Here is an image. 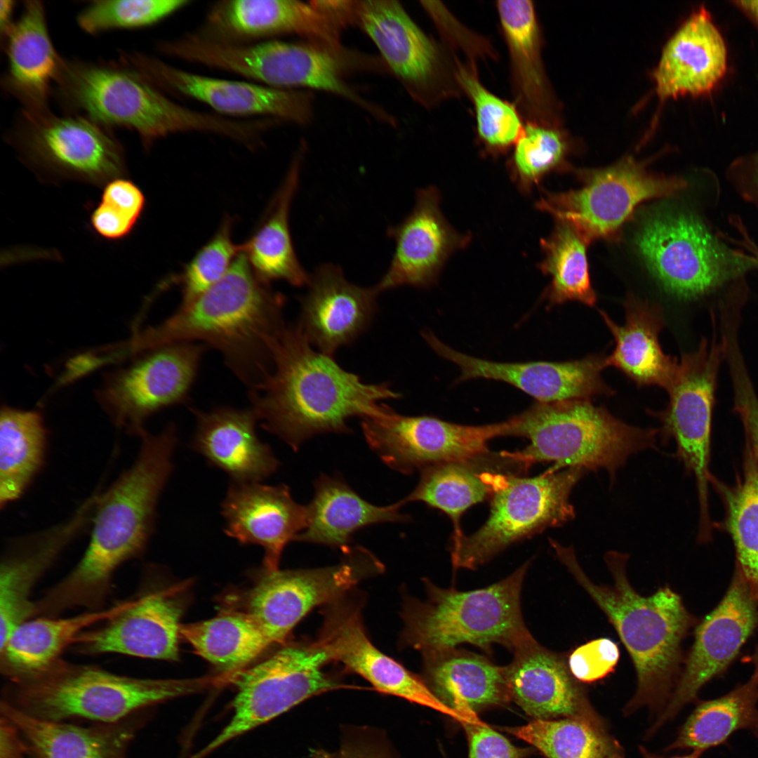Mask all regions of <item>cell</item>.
Here are the masks:
<instances>
[{
    "label": "cell",
    "instance_id": "obj_29",
    "mask_svg": "<svg viewBox=\"0 0 758 758\" xmlns=\"http://www.w3.org/2000/svg\"><path fill=\"white\" fill-rule=\"evenodd\" d=\"M307 293L300 298L297 324L312 346L333 356L370 326L380 293L376 286L363 287L350 282L343 270L323 264L310 275Z\"/></svg>",
    "mask_w": 758,
    "mask_h": 758
},
{
    "label": "cell",
    "instance_id": "obj_41",
    "mask_svg": "<svg viewBox=\"0 0 758 758\" xmlns=\"http://www.w3.org/2000/svg\"><path fill=\"white\" fill-rule=\"evenodd\" d=\"M1 714L17 727L30 758H125L134 733L129 724L84 727L41 719L5 700Z\"/></svg>",
    "mask_w": 758,
    "mask_h": 758
},
{
    "label": "cell",
    "instance_id": "obj_57",
    "mask_svg": "<svg viewBox=\"0 0 758 758\" xmlns=\"http://www.w3.org/2000/svg\"><path fill=\"white\" fill-rule=\"evenodd\" d=\"M137 220L105 204L100 203L91 215V224L101 237L117 240L128 235Z\"/></svg>",
    "mask_w": 758,
    "mask_h": 758
},
{
    "label": "cell",
    "instance_id": "obj_61",
    "mask_svg": "<svg viewBox=\"0 0 758 758\" xmlns=\"http://www.w3.org/2000/svg\"><path fill=\"white\" fill-rule=\"evenodd\" d=\"M738 232L741 237V239L738 241V243L741 247L745 248L747 251L751 253L756 259L758 263V246L752 241L750 235L748 234L745 227H741L738 230Z\"/></svg>",
    "mask_w": 758,
    "mask_h": 758
},
{
    "label": "cell",
    "instance_id": "obj_25",
    "mask_svg": "<svg viewBox=\"0 0 758 758\" xmlns=\"http://www.w3.org/2000/svg\"><path fill=\"white\" fill-rule=\"evenodd\" d=\"M182 590L178 586L139 594L124 611L79 634L72 647L86 656L118 653L176 660L184 611Z\"/></svg>",
    "mask_w": 758,
    "mask_h": 758
},
{
    "label": "cell",
    "instance_id": "obj_14",
    "mask_svg": "<svg viewBox=\"0 0 758 758\" xmlns=\"http://www.w3.org/2000/svg\"><path fill=\"white\" fill-rule=\"evenodd\" d=\"M583 185L561 192H544L537 208L570 224L588 244L618 236L642 202L683 192L689 182L648 171L632 157L601 169L579 173Z\"/></svg>",
    "mask_w": 758,
    "mask_h": 758
},
{
    "label": "cell",
    "instance_id": "obj_28",
    "mask_svg": "<svg viewBox=\"0 0 758 758\" xmlns=\"http://www.w3.org/2000/svg\"><path fill=\"white\" fill-rule=\"evenodd\" d=\"M505 667L510 700L534 719L573 718L605 727L585 689L571 673L567 653L552 651L534 638L513 651Z\"/></svg>",
    "mask_w": 758,
    "mask_h": 758
},
{
    "label": "cell",
    "instance_id": "obj_49",
    "mask_svg": "<svg viewBox=\"0 0 758 758\" xmlns=\"http://www.w3.org/2000/svg\"><path fill=\"white\" fill-rule=\"evenodd\" d=\"M507 168L521 192L533 187L554 171L568 170L570 145L567 135L556 124L526 121L524 130L512 148Z\"/></svg>",
    "mask_w": 758,
    "mask_h": 758
},
{
    "label": "cell",
    "instance_id": "obj_53",
    "mask_svg": "<svg viewBox=\"0 0 758 758\" xmlns=\"http://www.w3.org/2000/svg\"><path fill=\"white\" fill-rule=\"evenodd\" d=\"M620 658L618 644L606 637L592 639L567 653V664L580 682L592 683L616 669Z\"/></svg>",
    "mask_w": 758,
    "mask_h": 758
},
{
    "label": "cell",
    "instance_id": "obj_18",
    "mask_svg": "<svg viewBox=\"0 0 758 758\" xmlns=\"http://www.w3.org/2000/svg\"><path fill=\"white\" fill-rule=\"evenodd\" d=\"M340 563L326 567L267 571L250 591L246 613L270 645L284 644L314 608L350 592L382 571V563L361 547L350 548Z\"/></svg>",
    "mask_w": 758,
    "mask_h": 758
},
{
    "label": "cell",
    "instance_id": "obj_59",
    "mask_svg": "<svg viewBox=\"0 0 758 758\" xmlns=\"http://www.w3.org/2000/svg\"><path fill=\"white\" fill-rule=\"evenodd\" d=\"M0 758H30L27 745L17 727L1 715Z\"/></svg>",
    "mask_w": 758,
    "mask_h": 758
},
{
    "label": "cell",
    "instance_id": "obj_50",
    "mask_svg": "<svg viewBox=\"0 0 758 758\" xmlns=\"http://www.w3.org/2000/svg\"><path fill=\"white\" fill-rule=\"evenodd\" d=\"M232 219L226 217L219 230L185 265L182 272L166 280L162 286L178 284L182 299L179 307L192 303L220 281L241 252L232 240Z\"/></svg>",
    "mask_w": 758,
    "mask_h": 758
},
{
    "label": "cell",
    "instance_id": "obj_42",
    "mask_svg": "<svg viewBox=\"0 0 758 758\" xmlns=\"http://www.w3.org/2000/svg\"><path fill=\"white\" fill-rule=\"evenodd\" d=\"M48 444L36 410L2 406L0 413V508L19 500L44 467Z\"/></svg>",
    "mask_w": 758,
    "mask_h": 758
},
{
    "label": "cell",
    "instance_id": "obj_2",
    "mask_svg": "<svg viewBox=\"0 0 758 758\" xmlns=\"http://www.w3.org/2000/svg\"><path fill=\"white\" fill-rule=\"evenodd\" d=\"M272 368L248 390L261 427L294 451L314 436L350 433L347 421L381 414L399 399L387 383L367 384L309 343L298 324L286 326L272 346Z\"/></svg>",
    "mask_w": 758,
    "mask_h": 758
},
{
    "label": "cell",
    "instance_id": "obj_58",
    "mask_svg": "<svg viewBox=\"0 0 758 758\" xmlns=\"http://www.w3.org/2000/svg\"><path fill=\"white\" fill-rule=\"evenodd\" d=\"M338 758H394L382 742L365 733L347 737Z\"/></svg>",
    "mask_w": 758,
    "mask_h": 758
},
{
    "label": "cell",
    "instance_id": "obj_13",
    "mask_svg": "<svg viewBox=\"0 0 758 758\" xmlns=\"http://www.w3.org/2000/svg\"><path fill=\"white\" fill-rule=\"evenodd\" d=\"M712 335L703 338L698 348L679 359L672 383L667 390V407L654 413L662 423L661 432L672 438L677 456L696 481L700 520L698 537L712 536L708 492L713 475L709 470L714 395L719 368L725 359V343L717 337L716 319L712 317Z\"/></svg>",
    "mask_w": 758,
    "mask_h": 758
},
{
    "label": "cell",
    "instance_id": "obj_22",
    "mask_svg": "<svg viewBox=\"0 0 758 758\" xmlns=\"http://www.w3.org/2000/svg\"><path fill=\"white\" fill-rule=\"evenodd\" d=\"M325 606L316 641L331 661L343 663L381 693L430 707L459 723L465 722L463 716L435 696L423 679L372 644L365 632L359 601L347 593Z\"/></svg>",
    "mask_w": 758,
    "mask_h": 758
},
{
    "label": "cell",
    "instance_id": "obj_26",
    "mask_svg": "<svg viewBox=\"0 0 758 758\" xmlns=\"http://www.w3.org/2000/svg\"><path fill=\"white\" fill-rule=\"evenodd\" d=\"M423 336L437 354L460 368L458 382L480 378L503 381L541 403L590 399L613 394L601 377L602 371L608 366L607 356L604 354H590L563 362L501 363L458 352L430 332L423 333Z\"/></svg>",
    "mask_w": 758,
    "mask_h": 758
},
{
    "label": "cell",
    "instance_id": "obj_55",
    "mask_svg": "<svg viewBox=\"0 0 758 758\" xmlns=\"http://www.w3.org/2000/svg\"><path fill=\"white\" fill-rule=\"evenodd\" d=\"M100 202L138 221L144 210L145 198L133 182L118 178L107 182Z\"/></svg>",
    "mask_w": 758,
    "mask_h": 758
},
{
    "label": "cell",
    "instance_id": "obj_34",
    "mask_svg": "<svg viewBox=\"0 0 758 758\" xmlns=\"http://www.w3.org/2000/svg\"><path fill=\"white\" fill-rule=\"evenodd\" d=\"M525 472L508 451H490L460 461L437 464L421 470L420 481L402 501H420L445 512L453 524V539L464 535L460 518L471 506L489 500L505 477Z\"/></svg>",
    "mask_w": 758,
    "mask_h": 758
},
{
    "label": "cell",
    "instance_id": "obj_16",
    "mask_svg": "<svg viewBox=\"0 0 758 758\" xmlns=\"http://www.w3.org/2000/svg\"><path fill=\"white\" fill-rule=\"evenodd\" d=\"M375 44L387 69L409 95L430 108L460 91L455 63L394 0L352 1V25Z\"/></svg>",
    "mask_w": 758,
    "mask_h": 758
},
{
    "label": "cell",
    "instance_id": "obj_45",
    "mask_svg": "<svg viewBox=\"0 0 758 758\" xmlns=\"http://www.w3.org/2000/svg\"><path fill=\"white\" fill-rule=\"evenodd\" d=\"M710 484L724 502L725 518L719 527L733 542L736 568L758 599V465L747 442L742 477L728 486L712 477Z\"/></svg>",
    "mask_w": 758,
    "mask_h": 758
},
{
    "label": "cell",
    "instance_id": "obj_9",
    "mask_svg": "<svg viewBox=\"0 0 758 758\" xmlns=\"http://www.w3.org/2000/svg\"><path fill=\"white\" fill-rule=\"evenodd\" d=\"M525 562L507 578L484 588L458 591L425 579L426 598H408L402 611L401 640L421 653L472 644L486 653L493 644L513 651L534 637L521 609Z\"/></svg>",
    "mask_w": 758,
    "mask_h": 758
},
{
    "label": "cell",
    "instance_id": "obj_32",
    "mask_svg": "<svg viewBox=\"0 0 758 758\" xmlns=\"http://www.w3.org/2000/svg\"><path fill=\"white\" fill-rule=\"evenodd\" d=\"M196 418L191 447L234 482H260L280 463L270 446L257 436L254 411L218 406L208 411L190 408Z\"/></svg>",
    "mask_w": 758,
    "mask_h": 758
},
{
    "label": "cell",
    "instance_id": "obj_19",
    "mask_svg": "<svg viewBox=\"0 0 758 758\" xmlns=\"http://www.w3.org/2000/svg\"><path fill=\"white\" fill-rule=\"evenodd\" d=\"M120 59L169 96L195 100L225 117L302 126L313 118V96L307 91L201 75L139 52L124 53Z\"/></svg>",
    "mask_w": 758,
    "mask_h": 758
},
{
    "label": "cell",
    "instance_id": "obj_8",
    "mask_svg": "<svg viewBox=\"0 0 758 758\" xmlns=\"http://www.w3.org/2000/svg\"><path fill=\"white\" fill-rule=\"evenodd\" d=\"M512 420L510 436L530 444L510 453L528 468L536 462H554V470L601 468L611 482L632 455L656 448L660 432L628 425L587 399L537 402Z\"/></svg>",
    "mask_w": 758,
    "mask_h": 758
},
{
    "label": "cell",
    "instance_id": "obj_64",
    "mask_svg": "<svg viewBox=\"0 0 758 758\" xmlns=\"http://www.w3.org/2000/svg\"><path fill=\"white\" fill-rule=\"evenodd\" d=\"M312 754V758H332L329 753L321 750L314 751Z\"/></svg>",
    "mask_w": 758,
    "mask_h": 758
},
{
    "label": "cell",
    "instance_id": "obj_54",
    "mask_svg": "<svg viewBox=\"0 0 758 758\" xmlns=\"http://www.w3.org/2000/svg\"><path fill=\"white\" fill-rule=\"evenodd\" d=\"M460 724L469 744L468 758H525L531 751L514 745L483 721Z\"/></svg>",
    "mask_w": 758,
    "mask_h": 758
},
{
    "label": "cell",
    "instance_id": "obj_11",
    "mask_svg": "<svg viewBox=\"0 0 758 758\" xmlns=\"http://www.w3.org/2000/svg\"><path fill=\"white\" fill-rule=\"evenodd\" d=\"M581 467L550 468L533 477L507 474L491 496L488 519L474 533L452 540L453 568L475 569L509 545L574 519L571 493Z\"/></svg>",
    "mask_w": 758,
    "mask_h": 758
},
{
    "label": "cell",
    "instance_id": "obj_10",
    "mask_svg": "<svg viewBox=\"0 0 758 758\" xmlns=\"http://www.w3.org/2000/svg\"><path fill=\"white\" fill-rule=\"evenodd\" d=\"M189 57L193 64L227 72L267 86L307 87L340 96L384 122L389 113L359 94L346 81L354 70H378L379 61L360 53L335 51L305 41L277 39L234 44L198 36Z\"/></svg>",
    "mask_w": 758,
    "mask_h": 758
},
{
    "label": "cell",
    "instance_id": "obj_15",
    "mask_svg": "<svg viewBox=\"0 0 758 758\" xmlns=\"http://www.w3.org/2000/svg\"><path fill=\"white\" fill-rule=\"evenodd\" d=\"M8 136L29 164L56 178L100 185L126 170L122 147L108 128L83 116L22 110Z\"/></svg>",
    "mask_w": 758,
    "mask_h": 758
},
{
    "label": "cell",
    "instance_id": "obj_51",
    "mask_svg": "<svg viewBox=\"0 0 758 758\" xmlns=\"http://www.w3.org/2000/svg\"><path fill=\"white\" fill-rule=\"evenodd\" d=\"M190 0H100L79 14V27L88 34L155 25L189 6Z\"/></svg>",
    "mask_w": 758,
    "mask_h": 758
},
{
    "label": "cell",
    "instance_id": "obj_6",
    "mask_svg": "<svg viewBox=\"0 0 758 758\" xmlns=\"http://www.w3.org/2000/svg\"><path fill=\"white\" fill-rule=\"evenodd\" d=\"M218 675L142 679L60 658L24 678L9 681L5 700L41 719L84 718L116 724L141 709L219 686Z\"/></svg>",
    "mask_w": 758,
    "mask_h": 758
},
{
    "label": "cell",
    "instance_id": "obj_44",
    "mask_svg": "<svg viewBox=\"0 0 758 758\" xmlns=\"http://www.w3.org/2000/svg\"><path fill=\"white\" fill-rule=\"evenodd\" d=\"M180 637L222 673L243 670L270 645L246 612H223L206 620L182 624Z\"/></svg>",
    "mask_w": 758,
    "mask_h": 758
},
{
    "label": "cell",
    "instance_id": "obj_1",
    "mask_svg": "<svg viewBox=\"0 0 758 758\" xmlns=\"http://www.w3.org/2000/svg\"><path fill=\"white\" fill-rule=\"evenodd\" d=\"M138 453L95 501L88 545L77 564L40 598L44 611L59 616L74 608L100 610L116 571L142 554L154 533L160 496L173 470L176 427L140 436Z\"/></svg>",
    "mask_w": 758,
    "mask_h": 758
},
{
    "label": "cell",
    "instance_id": "obj_35",
    "mask_svg": "<svg viewBox=\"0 0 758 758\" xmlns=\"http://www.w3.org/2000/svg\"><path fill=\"white\" fill-rule=\"evenodd\" d=\"M423 680L444 704L466 722L481 721L477 712L510 701L505 667L456 648L422 653Z\"/></svg>",
    "mask_w": 758,
    "mask_h": 758
},
{
    "label": "cell",
    "instance_id": "obj_3",
    "mask_svg": "<svg viewBox=\"0 0 758 758\" xmlns=\"http://www.w3.org/2000/svg\"><path fill=\"white\" fill-rule=\"evenodd\" d=\"M285 304L281 293L256 277L241 251L216 284L159 324L138 333L130 341L129 353L202 343L220 352L227 366L250 390L272 371V345L286 326Z\"/></svg>",
    "mask_w": 758,
    "mask_h": 758
},
{
    "label": "cell",
    "instance_id": "obj_12",
    "mask_svg": "<svg viewBox=\"0 0 758 758\" xmlns=\"http://www.w3.org/2000/svg\"><path fill=\"white\" fill-rule=\"evenodd\" d=\"M317 641L282 646L262 662L239 672L232 716L218 734L189 758H204L229 741L272 720L306 699L350 687L324 671L330 663Z\"/></svg>",
    "mask_w": 758,
    "mask_h": 758
},
{
    "label": "cell",
    "instance_id": "obj_36",
    "mask_svg": "<svg viewBox=\"0 0 758 758\" xmlns=\"http://www.w3.org/2000/svg\"><path fill=\"white\" fill-rule=\"evenodd\" d=\"M510 58L515 105L526 121L556 124L552 95L541 55L542 36L533 1L496 2Z\"/></svg>",
    "mask_w": 758,
    "mask_h": 758
},
{
    "label": "cell",
    "instance_id": "obj_4",
    "mask_svg": "<svg viewBox=\"0 0 758 758\" xmlns=\"http://www.w3.org/2000/svg\"><path fill=\"white\" fill-rule=\"evenodd\" d=\"M550 543L557 559L606 615L630 656L637 686L625 712L645 705L665 707L683 666L682 642L696 623L681 596L667 585L649 596L639 594L627 576L629 555L614 550L604 557L613 584H597L582 568L572 546L552 539Z\"/></svg>",
    "mask_w": 758,
    "mask_h": 758
},
{
    "label": "cell",
    "instance_id": "obj_31",
    "mask_svg": "<svg viewBox=\"0 0 758 758\" xmlns=\"http://www.w3.org/2000/svg\"><path fill=\"white\" fill-rule=\"evenodd\" d=\"M727 51L710 13L693 12L663 47L653 72L661 100L710 92L726 73Z\"/></svg>",
    "mask_w": 758,
    "mask_h": 758
},
{
    "label": "cell",
    "instance_id": "obj_40",
    "mask_svg": "<svg viewBox=\"0 0 758 758\" xmlns=\"http://www.w3.org/2000/svg\"><path fill=\"white\" fill-rule=\"evenodd\" d=\"M304 142L251 237L241 245L251 269L262 282L285 281L293 286L307 285L310 275L295 255L289 228V213L297 191L304 157Z\"/></svg>",
    "mask_w": 758,
    "mask_h": 758
},
{
    "label": "cell",
    "instance_id": "obj_20",
    "mask_svg": "<svg viewBox=\"0 0 758 758\" xmlns=\"http://www.w3.org/2000/svg\"><path fill=\"white\" fill-rule=\"evenodd\" d=\"M371 449L389 467L403 474L472 459L489 452V441L510 436L511 418L484 425H463L428 416H407L392 408L361 418Z\"/></svg>",
    "mask_w": 758,
    "mask_h": 758
},
{
    "label": "cell",
    "instance_id": "obj_63",
    "mask_svg": "<svg viewBox=\"0 0 758 758\" xmlns=\"http://www.w3.org/2000/svg\"><path fill=\"white\" fill-rule=\"evenodd\" d=\"M640 749H641V753L643 754L644 758H665V757H662L656 755L654 754H652V753L649 752V751H647V750H646L644 747H640ZM701 753H702L701 752H699V751H697V750H693V752L691 754H688V755L682 756V757H672V758H699Z\"/></svg>",
    "mask_w": 758,
    "mask_h": 758
},
{
    "label": "cell",
    "instance_id": "obj_60",
    "mask_svg": "<svg viewBox=\"0 0 758 758\" xmlns=\"http://www.w3.org/2000/svg\"><path fill=\"white\" fill-rule=\"evenodd\" d=\"M15 2L12 0H1L0 2V31L1 44L6 39L15 21L13 20Z\"/></svg>",
    "mask_w": 758,
    "mask_h": 758
},
{
    "label": "cell",
    "instance_id": "obj_48",
    "mask_svg": "<svg viewBox=\"0 0 758 758\" xmlns=\"http://www.w3.org/2000/svg\"><path fill=\"white\" fill-rule=\"evenodd\" d=\"M473 59L463 63L454 57L455 76L461 91L474 107L477 135L483 152L496 157L512 149L525 123L515 105L488 91L481 82Z\"/></svg>",
    "mask_w": 758,
    "mask_h": 758
},
{
    "label": "cell",
    "instance_id": "obj_33",
    "mask_svg": "<svg viewBox=\"0 0 758 758\" xmlns=\"http://www.w3.org/2000/svg\"><path fill=\"white\" fill-rule=\"evenodd\" d=\"M4 46L8 58L2 79L6 91L20 102L22 110H49L51 88L64 60L51 39L41 1H25L20 17L1 44Z\"/></svg>",
    "mask_w": 758,
    "mask_h": 758
},
{
    "label": "cell",
    "instance_id": "obj_47",
    "mask_svg": "<svg viewBox=\"0 0 758 758\" xmlns=\"http://www.w3.org/2000/svg\"><path fill=\"white\" fill-rule=\"evenodd\" d=\"M505 731L547 758H625L622 746L605 727L580 719H533Z\"/></svg>",
    "mask_w": 758,
    "mask_h": 758
},
{
    "label": "cell",
    "instance_id": "obj_24",
    "mask_svg": "<svg viewBox=\"0 0 758 758\" xmlns=\"http://www.w3.org/2000/svg\"><path fill=\"white\" fill-rule=\"evenodd\" d=\"M98 491L97 488L64 521L6 542L0 563V646L18 625L35 617L34 587L90 527Z\"/></svg>",
    "mask_w": 758,
    "mask_h": 758
},
{
    "label": "cell",
    "instance_id": "obj_37",
    "mask_svg": "<svg viewBox=\"0 0 758 758\" xmlns=\"http://www.w3.org/2000/svg\"><path fill=\"white\" fill-rule=\"evenodd\" d=\"M625 322L617 324L599 310L613 335L616 347L606 358L607 366L622 371L638 386L658 385L667 390L672 383L679 359L665 354L659 342L664 326L657 304L630 296L624 303Z\"/></svg>",
    "mask_w": 758,
    "mask_h": 758
},
{
    "label": "cell",
    "instance_id": "obj_5",
    "mask_svg": "<svg viewBox=\"0 0 758 758\" xmlns=\"http://www.w3.org/2000/svg\"><path fill=\"white\" fill-rule=\"evenodd\" d=\"M53 88L69 114L85 117L106 128L133 130L147 147L161 138L187 133L235 141L244 130L239 120L180 104L121 61L63 60Z\"/></svg>",
    "mask_w": 758,
    "mask_h": 758
},
{
    "label": "cell",
    "instance_id": "obj_30",
    "mask_svg": "<svg viewBox=\"0 0 758 758\" xmlns=\"http://www.w3.org/2000/svg\"><path fill=\"white\" fill-rule=\"evenodd\" d=\"M225 533L242 545L265 550L267 571L279 568L286 545L295 540L307 524V505L298 503L285 484L234 482L221 505Z\"/></svg>",
    "mask_w": 758,
    "mask_h": 758
},
{
    "label": "cell",
    "instance_id": "obj_27",
    "mask_svg": "<svg viewBox=\"0 0 758 758\" xmlns=\"http://www.w3.org/2000/svg\"><path fill=\"white\" fill-rule=\"evenodd\" d=\"M435 187L420 189L410 214L388 228L395 249L387 272L375 285L380 292L403 286L432 285L449 257L470 242V235L459 233L446 220Z\"/></svg>",
    "mask_w": 758,
    "mask_h": 758
},
{
    "label": "cell",
    "instance_id": "obj_52",
    "mask_svg": "<svg viewBox=\"0 0 758 758\" xmlns=\"http://www.w3.org/2000/svg\"><path fill=\"white\" fill-rule=\"evenodd\" d=\"M733 390V411L740 417L747 442L758 465V397L745 365L738 340H729L726 357Z\"/></svg>",
    "mask_w": 758,
    "mask_h": 758
},
{
    "label": "cell",
    "instance_id": "obj_17",
    "mask_svg": "<svg viewBox=\"0 0 758 758\" xmlns=\"http://www.w3.org/2000/svg\"><path fill=\"white\" fill-rule=\"evenodd\" d=\"M206 347L178 343L135 355L105 376L95 393L99 404L116 427L139 437L152 415L188 401Z\"/></svg>",
    "mask_w": 758,
    "mask_h": 758
},
{
    "label": "cell",
    "instance_id": "obj_56",
    "mask_svg": "<svg viewBox=\"0 0 758 758\" xmlns=\"http://www.w3.org/2000/svg\"><path fill=\"white\" fill-rule=\"evenodd\" d=\"M726 175L736 192L758 208V151L736 159Z\"/></svg>",
    "mask_w": 758,
    "mask_h": 758
},
{
    "label": "cell",
    "instance_id": "obj_23",
    "mask_svg": "<svg viewBox=\"0 0 758 758\" xmlns=\"http://www.w3.org/2000/svg\"><path fill=\"white\" fill-rule=\"evenodd\" d=\"M343 27L319 1L222 0L208 9L196 30L217 41L248 44L295 34L305 41L342 50Z\"/></svg>",
    "mask_w": 758,
    "mask_h": 758
},
{
    "label": "cell",
    "instance_id": "obj_62",
    "mask_svg": "<svg viewBox=\"0 0 758 758\" xmlns=\"http://www.w3.org/2000/svg\"><path fill=\"white\" fill-rule=\"evenodd\" d=\"M734 4L745 12L758 27V0L736 1Z\"/></svg>",
    "mask_w": 758,
    "mask_h": 758
},
{
    "label": "cell",
    "instance_id": "obj_43",
    "mask_svg": "<svg viewBox=\"0 0 758 758\" xmlns=\"http://www.w3.org/2000/svg\"><path fill=\"white\" fill-rule=\"evenodd\" d=\"M753 657L755 670L750 679L722 697L700 703L670 749L691 748L703 752L741 729L758 737V649Z\"/></svg>",
    "mask_w": 758,
    "mask_h": 758
},
{
    "label": "cell",
    "instance_id": "obj_46",
    "mask_svg": "<svg viewBox=\"0 0 758 758\" xmlns=\"http://www.w3.org/2000/svg\"><path fill=\"white\" fill-rule=\"evenodd\" d=\"M543 259L540 269L550 277L544 292L550 307L578 301L590 307L597 302L586 254L588 244L568 222L556 220L550 236L540 241Z\"/></svg>",
    "mask_w": 758,
    "mask_h": 758
},
{
    "label": "cell",
    "instance_id": "obj_39",
    "mask_svg": "<svg viewBox=\"0 0 758 758\" xmlns=\"http://www.w3.org/2000/svg\"><path fill=\"white\" fill-rule=\"evenodd\" d=\"M131 599L67 617H36L18 625L0 646V672L8 681L31 675L62 657L84 631L124 611Z\"/></svg>",
    "mask_w": 758,
    "mask_h": 758
},
{
    "label": "cell",
    "instance_id": "obj_38",
    "mask_svg": "<svg viewBox=\"0 0 758 758\" xmlns=\"http://www.w3.org/2000/svg\"><path fill=\"white\" fill-rule=\"evenodd\" d=\"M314 496L309 505L307 524L295 540L340 548L347 552L352 535L367 526L405 522L409 516L401 512L404 503L378 506L361 498L341 478L321 474L314 484Z\"/></svg>",
    "mask_w": 758,
    "mask_h": 758
},
{
    "label": "cell",
    "instance_id": "obj_21",
    "mask_svg": "<svg viewBox=\"0 0 758 758\" xmlns=\"http://www.w3.org/2000/svg\"><path fill=\"white\" fill-rule=\"evenodd\" d=\"M757 626L758 599L736 568L724 597L696 628L676 686L650 732L695 700L700 689L728 667Z\"/></svg>",
    "mask_w": 758,
    "mask_h": 758
},
{
    "label": "cell",
    "instance_id": "obj_7",
    "mask_svg": "<svg viewBox=\"0 0 758 758\" xmlns=\"http://www.w3.org/2000/svg\"><path fill=\"white\" fill-rule=\"evenodd\" d=\"M705 211L691 208L656 214L640 225L638 252L653 277L670 294L698 300L747 288L758 270L755 258L732 246Z\"/></svg>",
    "mask_w": 758,
    "mask_h": 758
}]
</instances>
